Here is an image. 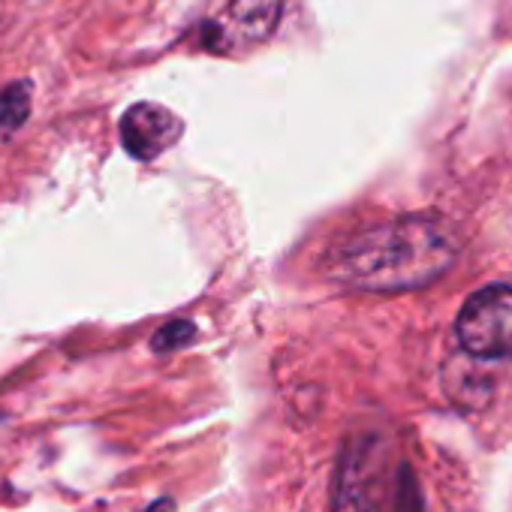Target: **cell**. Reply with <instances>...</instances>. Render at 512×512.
<instances>
[{
  "mask_svg": "<svg viewBox=\"0 0 512 512\" xmlns=\"http://www.w3.org/2000/svg\"><path fill=\"white\" fill-rule=\"evenodd\" d=\"M461 253L458 232L431 214L365 226L329 256V278L362 293H407L443 278Z\"/></svg>",
  "mask_w": 512,
  "mask_h": 512,
  "instance_id": "obj_1",
  "label": "cell"
},
{
  "mask_svg": "<svg viewBox=\"0 0 512 512\" xmlns=\"http://www.w3.org/2000/svg\"><path fill=\"white\" fill-rule=\"evenodd\" d=\"M455 338L473 359H503L512 353V287L476 290L458 311Z\"/></svg>",
  "mask_w": 512,
  "mask_h": 512,
  "instance_id": "obj_2",
  "label": "cell"
},
{
  "mask_svg": "<svg viewBox=\"0 0 512 512\" xmlns=\"http://www.w3.org/2000/svg\"><path fill=\"white\" fill-rule=\"evenodd\" d=\"M386 491V461L383 443L374 437H359L344 446L335 479L332 512H380Z\"/></svg>",
  "mask_w": 512,
  "mask_h": 512,
  "instance_id": "obj_3",
  "label": "cell"
},
{
  "mask_svg": "<svg viewBox=\"0 0 512 512\" xmlns=\"http://www.w3.org/2000/svg\"><path fill=\"white\" fill-rule=\"evenodd\" d=\"M284 0H229V7L217 22L205 31V46L226 49H250L275 34L281 22Z\"/></svg>",
  "mask_w": 512,
  "mask_h": 512,
  "instance_id": "obj_4",
  "label": "cell"
},
{
  "mask_svg": "<svg viewBox=\"0 0 512 512\" xmlns=\"http://www.w3.org/2000/svg\"><path fill=\"white\" fill-rule=\"evenodd\" d=\"M181 133V118L157 103H136L121 118V145L136 160L160 157L181 139Z\"/></svg>",
  "mask_w": 512,
  "mask_h": 512,
  "instance_id": "obj_5",
  "label": "cell"
},
{
  "mask_svg": "<svg viewBox=\"0 0 512 512\" xmlns=\"http://www.w3.org/2000/svg\"><path fill=\"white\" fill-rule=\"evenodd\" d=\"M31 115V82H16L0 91V130L13 133Z\"/></svg>",
  "mask_w": 512,
  "mask_h": 512,
  "instance_id": "obj_6",
  "label": "cell"
},
{
  "mask_svg": "<svg viewBox=\"0 0 512 512\" xmlns=\"http://www.w3.org/2000/svg\"><path fill=\"white\" fill-rule=\"evenodd\" d=\"M193 338H196V326L190 320H172L151 338V347L154 353H172V350L187 347Z\"/></svg>",
  "mask_w": 512,
  "mask_h": 512,
  "instance_id": "obj_7",
  "label": "cell"
},
{
  "mask_svg": "<svg viewBox=\"0 0 512 512\" xmlns=\"http://www.w3.org/2000/svg\"><path fill=\"white\" fill-rule=\"evenodd\" d=\"M392 512H422V497H419L416 479H413V473L407 467L401 473V485H398V497H395Z\"/></svg>",
  "mask_w": 512,
  "mask_h": 512,
  "instance_id": "obj_8",
  "label": "cell"
},
{
  "mask_svg": "<svg viewBox=\"0 0 512 512\" xmlns=\"http://www.w3.org/2000/svg\"><path fill=\"white\" fill-rule=\"evenodd\" d=\"M145 512H175V500H172V497H160V500H154Z\"/></svg>",
  "mask_w": 512,
  "mask_h": 512,
  "instance_id": "obj_9",
  "label": "cell"
}]
</instances>
